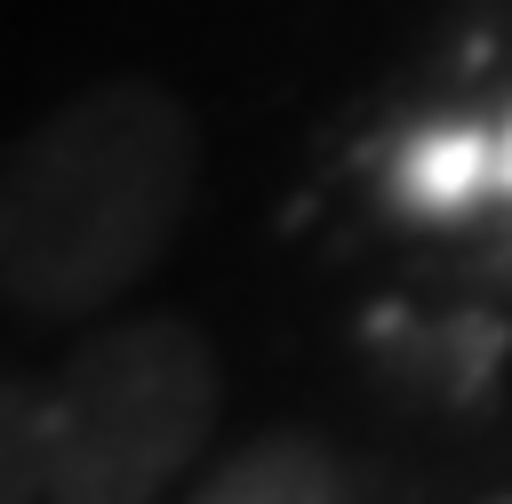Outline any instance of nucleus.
Masks as SVG:
<instances>
[{
  "instance_id": "nucleus-1",
  "label": "nucleus",
  "mask_w": 512,
  "mask_h": 504,
  "mask_svg": "<svg viewBox=\"0 0 512 504\" xmlns=\"http://www.w3.org/2000/svg\"><path fill=\"white\" fill-rule=\"evenodd\" d=\"M200 192V128L160 80H96L0 152V304L96 320L160 272Z\"/></svg>"
},
{
  "instance_id": "nucleus-4",
  "label": "nucleus",
  "mask_w": 512,
  "mask_h": 504,
  "mask_svg": "<svg viewBox=\"0 0 512 504\" xmlns=\"http://www.w3.org/2000/svg\"><path fill=\"white\" fill-rule=\"evenodd\" d=\"M0 504H48V432L40 384L0 368Z\"/></svg>"
},
{
  "instance_id": "nucleus-3",
  "label": "nucleus",
  "mask_w": 512,
  "mask_h": 504,
  "mask_svg": "<svg viewBox=\"0 0 512 504\" xmlns=\"http://www.w3.org/2000/svg\"><path fill=\"white\" fill-rule=\"evenodd\" d=\"M184 504H352V472L312 432H264L232 448Z\"/></svg>"
},
{
  "instance_id": "nucleus-5",
  "label": "nucleus",
  "mask_w": 512,
  "mask_h": 504,
  "mask_svg": "<svg viewBox=\"0 0 512 504\" xmlns=\"http://www.w3.org/2000/svg\"><path fill=\"white\" fill-rule=\"evenodd\" d=\"M504 184H512V144H504Z\"/></svg>"
},
{
  "instance_id": "nucleus-6",
  "label": "nucleus",
  "mask_w": 512,
  "mask_h": 504,
  "mask_svg": "<svg viewBox=\"0 0 512 504\" xmlns=\"http://www.w3.org/2000/svg\"><path fill=\"white\" fill-rule=\"evenodd\" d=\"M496 504H512V496H496Z\"/></svg>"
},
{
  "instance_id": "nucleus-2",
  "label": "nucleus",
  "mask_w": 512,
  "mask_h": 504,
  "mask_svg": "<svg viewBox=\"0 0 512 504\" xmlns=\"http://www.w3.org/2000/svg\"><path fill=\"white\" fill-rule=\"evenodd\" d=\"M224 408V360L184 312L104 320L40 384L48 504H160Z\"/></svg>"
}]
</instances>
